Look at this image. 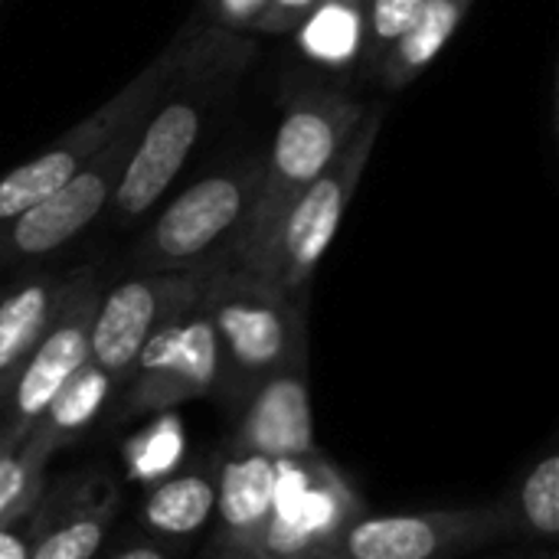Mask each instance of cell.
Wrapping results in <instances>:
<instances>
[{
  "instance_id": "ac0fdd59",
  "label": "cell",
  "mask_w": 559,
  "mask_h": 559,
  "mask_svg": "<svg viewBox=\"0 0 559 559\" xmlns=\"http://www.w3.org/2000/svg\"><path fill=\"white\" fill-rule=\"evenodd\" d=\"M295 46L324 69H354L364 52V0H318L295 26Z\"/></svg>"
},
{
  "instance_id": "f546056e",
  "label": "cell",
  "mask_w": 559,
  "mask_h": 559,
  "mask_svg": "<svg viewBox=\"0 0 559 559\" xmlns=\"http://www.w3.org/2000/svg\"><path fill=\"white\" fill-rule=\"evenodd\" d=\"M308 559H321V557H308Z\"/></svg>"
},
{
  "instance_id": "9a60e30c",
  "label": "cell",
  "mask_w": 559,
  "mask_h": 559,
  "mask_svg": "<svg viewBox=\"0 0 559 559\" xmlns=\"http://www.w3.org/2000/svg\"><path fill=\"white\" fill-rule=\"evenodd\" d=\"M72 272H33L20 282H13L0 295V403L20 373L29 350L39 344L43 331L56 318L69 285Z\"/></svg>"
},
{
  "instance_id": "484cf974",
  "label": "cell",
  "mask_w": 559,
  "mask_h": 559,
  "mask_svg": "<svg viewBox=\"0 0 559 559\" xmlns=\"http://www.w3.org/2000/svg\"><path fill=\"white\" fill-rule=\"evenodd\" d=\"M314 3L318 0H265V7L255 16L252 29L255 33H288V29H295L305 20V13Z\"/></svg>"
},
{
  "instance_id": "7402d4cb",
  "label": "cell",
  "mask_w": 559,
  "mask_h": 559,
  "mask_svg": "<svg viewBox=\"0 0 559 559\" xmlns=\"http://www.w3.org/2000/svg\"><path fill=\"white\" fill-rule=\"evenodd\" d=\"M426 0H364V52L360 66L373 75L396 39L413 26Z\"/></svg>"
},
{
  "instance_id": "3957f363",
  "label": "cell",
  "mask_w": 559,
  "mask_h": 559,
  "mask_svg": "<svg viewBox=\"0 0 559 559\" xmlns=\"http://www.w3.org/2000/svg\"><path fill=\"white\" fill-rule=\"evenodd\" d=\"M364 111L367 105L360 98L337 88H305L285 105L269 154H262L265 170L255 203L229 242L233 265L246 269L262 252L288 203L328 170L360 124Z\"/></svg>"
},
{
  "instance_id": "277c9868",
  "label": "cell",
  "mask_w": 559,
  "mask_h": 559,
  "mask_svg": "<svg viewBox=\"0 0 559 559\" xmlns=\"http://www.w3.org/2000/svg\"><path fill=\"white\" fill-rule=\"evenodd\" d=\"M386 108L367 105L360 124L341 147V154L328 164L324 174H318L282 213L275 223L269 242L262 252L246 265L249 272L262 275L275 288L288 295H305L318 262L331 249L354 197L364 180V170L373 157L380 128H383ZM239 269V265H236Z\"/></svg>"
},
{
  "instance_id": "cb8c5ba5",
  "label": "cell",
  "mask_w": 559,
  "mask_h": 559,
  "mask_svg": "<svg viewBox=\"0 0 559 559\" xmlns=\"http://www.w3.org/2000/svg\"><path fill=\"white\" fill-rule=\"evenodd\" d=\"M46 498V475L23 462L20 445L0 442V524Z\"/></svg>"
},
{
  "instance_id": "d6986e66",
  "label": "cell",
  "mask_w": 559,
  "mask_h": 559,
  "mask_svg": "<svg viewBox=\"0 0 559 559\" xmlns=\"http://www.w3.org/2000/svg\"><path fill=\"white\" fill-rule=\"evenodd\" d=\"M213 504H216V485L206 475L200 472L174 475V478H160L157 488L147 495L144 521L151 531L164 537H187L213 518Z\"/></svg>"
},
{
  "instance_id": "4316f807",
  "label": "cell",
  "mask_w": 559,
  "mask_h": 559,
  "mask_svg": "<svg viewBox=\"0 0 559 559\" xmlns=\"http://www.w3.org/2000/svg\"><path fill=\"white\" fill-rule=\"evenodd\" d=\"M265 0H213L216 10V23L236 33H249L255 16L262 13Z\"/></svg>"
},
{
  "instance_id": "7a4b0ae2",
  "label": "cell",
  "mask_w": 559,
  "mask_h": 559,
  "mask_svg": "<svg viewBox=\"0 0 559 559\" xmlns=\"http://www.w3.org/2000/svg\"><path fill=\"white\" fill-rule=\"evenodd\" d=\"M216 347L226 403L239 406L269 377L305 364L308 328L301 295H288L249 269H219L200 295Z\"/></svg>"
},
{
  "instance_id": "7c38bea8",
  "label": "cell",
  "mask_w": 559,
  "mask_h": 559,
  "mask_svg": "<svg viewBox=\"0 0 559 559\" xmlns=\"http://www.w3.org/2000/svg\"><path fill=\"white\" fill-rule=\"evenodd\" d=\"M511 518L495 508L481 511H429V514H377L354 518L321 559H449L495 534Z\"/></svg>"
},
{
  "instance_id": "ba28073f",
  "label": "cell",
  "mask_w": 559,
  "mask_h": 559,
  "mask_svg": "<svg viewBox=\"0 0 559 559\" xmlns=\"http://www.w3.org/2000/svg\"><path fill=\"white\" fill-rule=\"evenodd\" d=\"M147 118V115H144ZM141 121L111 138L82 170L69 177L56 193L33 203L20 216L0 226V269L39 262L72 239H79L102 213H108L111 197L121 183L124 164L138 144Z\"/></svg>"
},
{
  "instance_id": "ffe728a7",
  "label": "cell",
  "mask_w": 559,
  "mask_h": 559,
  "mask_svg": "<svg viewBox=\"0 0 559 559\" xmlns=\"http://www.w3.org/2000/svg\"><path fill=\"white\" fill-rule=\"evenodd\" d=\"M111 508H115V495L105 488L98 498L88 495L66 521L49 524V527L43 521L29 559H92L105 540Z\"/></svg>"
},
{
  "instance_id": "9c48e42d",
  "label": "cell",
  "mask_w": 559,
  "mask_h": 559,
  "mask_svg": "<svg viewBox=\"0 0 559 559\" xmlns=\"http://www.w3.org/2000/svg\"><path fill=\"white\" fill-rule=\"evenodd\" d=\"M102 295L98 269H75L72 285L43 331L39 344L23 360L20 373L13 377L3 403H0V442L20 445L52 396L88 364V331L95 318V305Z\"/></svg>"
},
{
  "instance_id": "6da1fadb",
  "label": "cell",
  "mask_w": 559,
  "mask_h": 559,
  "mask_svg": "<svg viewBox=\"0 0 559 559\" xmlns=\"http://www.w3.org/2000/svg\"><path fill=\"white\" fill-rule=\"evenodd\" d=\"M255 52L259 49L246 33L219 23L197 26L174 79L141 121L138 144L111 197L108 216L118 229H128L157 210L200 144L213 108L229 98Z\"/></svg>"
},
{
  "instance_id": "5bb4252c",
  "label": "cell",
  "mask_w": 559,
  "mask_h": 559,
  "mask_svg": "<svg viewBox=\"0 0 559 559\" xmlns=\"http://www.w3.org/2000/svg\"><path fill=\"white\" fill-rule=\"evenodd\" d=\"M275 501V462L233 449L229 459L219 465L216 478V504L213 514L219 518V544L229 554L255 550Z\"/></svg>"
},
{
  "instance_id": "4fadbf2b",
  "label": "cell",
  "mask_w": 559,
  "mask_h": 559,
  "mask_svg": "<svg viewBox=\"0 0 559 559\" xmlns=\"http://www.w3.org/2000/svg\"><path fill=\"white\" fill-rule=\"evenodd\" d=\"M242 406L233 449L259 452L272 462L318 452L305 364L262 380Z\"/></svg>"
},
{
  "instance_id": "d4e9b609",
  "label": "cell",
  "mask_w": 559,
  "mask_h": 559,
  "mask_svg": "<svg viewBox=\"0 0 559 559\" xmlns=\"http://www.w3.org/2000/svg\"><path fill=\"white\" fill-rule=\"evenodd\" d=\"M46 521V498L23 508L16 518L0 524V559H29L33 540Z\"/></svg>"
},
{
  "instance_id": "603a6c76",
  "label": "cell",
  "mask_w": 559,
  "mask_h": 559,
  "mask_svg": "<svg viewBox=\"0 0 559 559\" xmlns=\"http://www.w3.org/2000/svg\"><path fill=\"white\" fill-rule=\"evenodd\" d=\"M183 455V429L174 416H160L128 445V472L138 481H160Z\"/></svg>"
},
{
  "instance_id": "30bf717a",
  "label": "cell",
  "mask_w": 559,
  "mask_h": 559,
  "mask_svg": "<svg viewBox=\"0 0 559 559\" xmlns=\"http://www.w3.org/2000/svg\"><path fill=\"white\" fill-rule=\"evenodd\" d=\"M360 501L341 475L314 455L275 462L272 518L255 544L269 559H308L324 554L334 537L360 518Z\"/></svg>"
},
{
  "instance_id": "44dd1931",
  "label": "cell",
  "mask_w": 559,
  "mask_h": 559,
  "mask_svg": "<svg viewBox=\"0 0 559 559\" xmlns=\"http://www.w3.org/2000/svg\"><path fill=\"white\" fill-rule=\"evenodd\" d=\"M518 514L524 531H531L540 540L559 537V459L547 455L540 459L518 491Z\"/></svg>"
},
{
  "instance_id": "52a82bcc",
  "label": "cell",
  "mask_w": 559,
  "mask_h": 559,
  "mask_svg": "<svg viewBox=\"0 0 559 559\" xmlns=\"http://www.w3.org/2000/svg\"><path fill=\"white\" fill-rule=\"evenodd\" d=\"M226 265H233L229 249L190 269L138 272L111 288H102L88 331V360L115 383H124L147 337L190 308L206 282Z\"/></svg>"
},
{
  "instance_id": "8992f818",
  "label": "cell",
  "mask_w": 559,
  "mask_h": 559,
  "mask_svg": "<svg viewBox=\"0 0 559 559\" xmlns=\"http://www.w3.org/2000/svg\"><path fill=\"white\" fill-rule=\"evenodd\" d=\"M197 26L180 29L167 49H160L121 92H115L105 105H98L88 118L72 124L62 138H56L49 147H43L36 157L10 167L0 177V226L29 210L33 203L56 193L75 170H82L111 138H118L124 128L144 121V115L154 108V102L164 95L167 82L174 79L180 59L187 56V46L193 39Z\"/></svg>"
},
{
  "instance_id": "83f0119b",
  "label": "cell",
  "mask_w": 559,
  "mask_h": 559,
  "mask_svg": "<svg viewBox=\"0 0 559 559\" xmlns=\"http://www.w3.org/2000/svg\"><path fill=\"white\" fill-rule=\"evenodd\" d=\"M111 559H167L160 550H154V547H131V550H121V554H115Z\"/></svg>"
},
{
  "instance_id": "f1b7e54d",
  "label": "cell",
  "mask_w": 559,
  "mask_h": 559,
  "mask_svg": "<svg viewBox=\"0 0 559 559\" xmlns=\"http://www.w3.org/2000/svg\"><path fill=\"white\" fill-rule=\"evenodd\" d=\"M236 559H269V557H262V554H255V550H246V554H236Z\"/></svg>"
},
{
  "instance_id": "e0dca14e",
  "label": "cell",
  "mask_w": 559,
  "mask_h": 559,
  "mask_svg": "<svg viewBox=\"0 0 559 559\" xmlns=\"http://www.w3.org/2000/svg\"><path fill=\"white\" fill-rule=\"evenodd\" d=\"M475 0H426L413 20V26L396 39V46L383 56L373 79L396 92L416 82L445 49V43L459 33L465 13Z\"/></svg>"
},
{
  "instance_id": "5b68a950",
  "label": "cell",
  "mask_w": 559,
  "mask_h": 559,
  "mask_svg": "<svg viewBox=\"0 0 559 559\" xmlns=\"http://www.w3.org/2000/svg\"><path fill=\"white\" fill-rule=\"evenodd\" d=\"M262 170L265 157L246 154L197 177L187 190L160 206V213L134 242V272L190 269L229 249L255 203Z\"/></svg>"
},
{
  "instance_id": "8fae6325",
  "label": "cell",
  "mask_w": 559,
  "mask_h": 559,
  "mask_svg": "<svg viewBox=\"0 0 559 559\" xmlns=\"http://www.w3.org/2000/svg\"><path fill=\"white\" fill-rule=\"evenodd\" d=\"M124 383L128 413H164L216 393L219 347L200 298L147 337Z\"/></svg>"
},
{
  "instance_id": "2e32d148",
  "label": "cell",
  "mask_w": 559,
  "mask_h": 559,
  "mask_svg": "<svg viewBox=\"0 0 559 559\" xmlns=\"http://www.w3.org/2000/svg\"><path fill=\"white\" fill-rule=\"evenodd\" d=\"M115 380L98 370L92 360L52 396L43 416L33 423L26 439L20 442V455L26 465L46 472V462L69 442H75L105 409L108 396L115 393Z\"/></svg>"
}]
</instances>
